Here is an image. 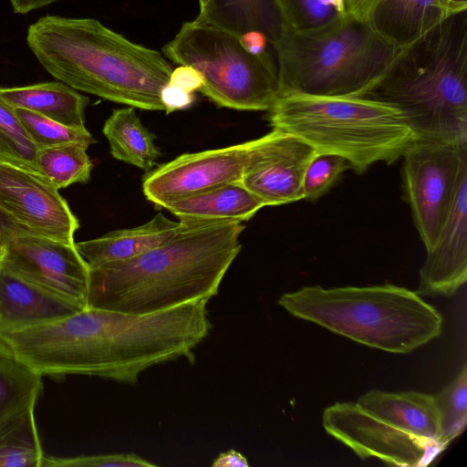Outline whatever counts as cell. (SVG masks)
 <instances>
[{
	"label": "cell",
	"mask_w": 467,
	"mask_h": 467,
	"mask_svg": "<svg viewBox=\"0 0 467 467\" xmlns=\"http://www.w3.org/2000/svg\"><path fill=\"white\" fill-rule=\"evenodd\" d=\"M445 1H446V2L448 3V5H449V2H448V0H445ZM449 6H450V5H449ZM450 8H451V6H450ZM451 11H452V10H451ZM452 12H453V11H452Z\"/></svg>",
	"instance_id": "42"
},
{
	"label": "cell",
	"mask_w": 467,
	"mask_h": 467,
	"mask_svg": "<svg viewBox=\"0 0 467 467\" xmlns=\"http://www.w3.org/2000/svg\"><path fill=\"white\" fill-rule=\"evenodd\" d=\"M239 41L244 49L252 56L274 57L269 48V40L262 31H245L239 36Z\"/></svg>",
	"instance_id": "34"
},
{
	"label": "cell",
	"mask_w": 467,
	"mask_h": 467,
	"mask_svg": "<svg viewBox=\"0 0 467 467\" xmlns=\"http://www.w3.org/2000/svg\"><path fill=\"white\" fill-rule=\"evenodd\" d=\"M102 131L114 159L145 171L156 166L161 156L154 142L156 136L141 123L135 108L128 106L114 109L106 119Z\"/></svg>",
	"instance_id": "22"
},
{
	"label": "cell",
	"mask_w": 467,
	"mask_h": 467,
	"mask_svg": "<svg viewBox=\"0 0 467 467\" xmlns=\"http://www.w3.org/2000/svg\"><path fill=\"white\" fill-rule=\"evenodd\" d=\"M15 112L37 150L68 142H80L88 146L96 142L86 128L67 126L24 109H15Z\"/></svg>",
	"instance_id": "29"
},
{
	"label": "cell",
	"mask_w": 467,
	"mask_h": 467,
	"mask_svg": "<svg viewBox=\"0 0 467 467\" xmlns=\"http://www.w3.org/2000/svg\"><path fill=\"white\" fill-rule=\"evenodd\" d=\"M85 307L19 277L0 265V329L47 322Z\"/></svg>",
	"instance_id": "17"
},
{
	"label": "cell",
	"mask_w": 467,
	"mask_h": 467,
	"mask_svg": "<svg viewBox=\"0 0 467 467\" xmlns=\"http://www.w3.org/2000/svg\"><path fill=\"white\" fill-rule=\"evenodd\" d=\"M356 402L373 415L443 448L440 441L439 415L433 395L414 390L389 392L372 389Z\"/></svg>",
	"instance_id": "20"
},
{
	"label": "cell",
	"mask_w": 467,
	"mask_h": 467,
	"mask_svg": "<svg viewBox=\"0 0 467 467\" xmlns=\"http://www.w3.org/2000/svg\"><path fill=\"white\" fill-rule=\"evenodd\" d=\"M317 152L296 136L273 129L253 140L240 182L265 206L303 200V179Z\"/></svg>",
	"instance_id": "14"
},
{
	"label": "cell",
	"mask_w": 467,
	"mask_h": 467,
	"mask_svg": "<svg viewBox=\"0 0 467 467\" xmlns=\"http://www.w3.org/2000/svg\"><path fill=\"white\" fill-rule=\"evenodd\" d=\"M363 98L398 108L416 140L467 145V9L398 49Z\"/></svg>",
	"instance_id": "4"
},
{
	"label": "cell",
	"mask_w": 467,
	"mask_h": 467,
	"mask_svg": "<svg viewBox=\"0 0 467 467\" xmlns=\"http://www.w3.org/2000/svg\"><path fill=\"white\" fill-rule=\"evenodd\" d=\"M467 280V175L449 217L420 270V296H451Z\"/></svg>",
	"instance_id": "15"
},
{
	"label": "cell",
	"mask_w": 467,
	"mask_h": 467,
	"mask_svg": "<svg viewBox=\"0 0 467 467\" xmlns=\"http://www.w3.org/2000/svg\"><path fill=\"white\" fill-rule=\"evenodd\" d=\"M42 378L0 340V425L35 409L43 389Z\"/></svg>",
	"instance_id": "23"
},
{
	"label": "cell",
	"mask_w": 467,
	"mask_h": 467,
	"mask_svg": "<svg viewBox=\"0 0 467 467\" xmlns=\"http://www.w3.org/2000/svg\"><path fill=\"white\" fill-rule=\"evenodd\" d=\"M451 13L445 0H365L355 17L400 49Z\"/></svg>",
	"instance_id": "16"
},
{
	"label": "cell",
	"mask_w": 467,
	"mask_h": 467,
	"mask_svg": "<svg viewBox=\"0 0 467 467\" xmlns=\"http://www.w3.org/2000/svg\"><path fill=\"white\" fill-rule=\"evenodd\" d=\"M268 0H219V5L232 13H248L263 6Z\"/></svg>",
	"instance_id": "35"
},
{
	"label": "cell",
	"mask_w": 467,
	"mask_h": 467,
	"mask_svg": "<svg viewBox=\"0 0 467 467\" xmlns=\"http://www.w3.org/2000/svg\"><path fill=\"white\" fill-rule=\"evenodd\" d=\"M402 158L404 197L428 251L436 244L467 175V145L414 140Z\"/></svg>",
	"instance_id": "9"
},
{
	"label": "cell",
	"mask_w": 467,
	"mask_h": 467,
	"mask_svg": "<svg viewBox=\"0 0 467 467\" xmlns=\"http://www.w3.org/2000/svg\"><path fill=\"white\" fill-rule=\"evenodd\" d=\"M434 400L439 415L441 444L445 449L467 424V365L444 387Z\"/></svg>",
	"instance_id": "27"
},
{
	"label": "cell",
	"mask_w": 467,
	"mask_h": 467,
	"mask_svg": "<svg viewBox=\"0 0 467 467\" xmlns=\"http://www.w3.org/2000/svg\"><path fill=\"white\" fill-rule=\"evenodd\" d=\"M60 0H10L13 11L25 15Z\"/></svg>",
	"instance_id": "37"
},
{
	"label": "cell",
	"mask_w": 467,
	"mask_h": 467,
	"mask_svg": "<svg viewBox=\"0 0 467 467\" xmlns=\"http://www.w3.org/2000/svg\"><path fill=\"white\" fill-rule=\"evenodd\" d=\"M322 425L328 435L362 460L377 458L390 465L421 467L444 450L437 442L373 415L356 401L336 402L326 408Z\"/></svg>",
	"instance_id": "10"
},
{
	"label": "cell",
	"mask_w": 467,
	"mask_h": 467,
	"mask_svg": "<svg viewBox=\"0 0 467 467\" xmlns=\"http://www.w3.org/2000/svg\"><path fill=\"white\" fill-rule=\"evenodd\" d=\"M0 265L28 282L87 306L89 268L75 243L9 229Z\"/></svg>",
	"instance_id": "12"
},
{
	"label": "cell",
	"mask_w": 467,
	"mask_h": 467,
	"mask_svg": "<svg viewBox=\"0 0 467 467\" xmlns=\"http://www.w3.org/2000/svg\"><path fill=\"white\" fill-rule=\"evenodd\" d=\"M88 147L80 142H68L38 149L36 169L58 190L73 183H85L90 179L93 168L87 153Z\"/></svg>",
	"instance_id": "25"
},
{
	"label": "cell",
	"mask_w": 467,
	"mask_h": 467,
	"mask_svg": "<svg viewBox=\"0 0 467 467\" xmlns=\"http://www.w3.org/2000/svg\"><path fill=\"white\" fill-rule=\"evenodd\" d=\"M448 2L453 12L467 9V0H448Z\"/></svg>",
	"instance_id": "40"
},
{
	"label": "cell",
	"mask_w": 467,
	"mask_h": 467,
	"mask_svg": "<svg viewBox=\"0 0 467 467\" xmlns=\"http://www.w3.org/2000/svg\"><path fill=\"white\" fill-rule=\"evenodd\" d=\"M283 26L298 34L329 28L349 15L346 0H273Z\"/></svg>",
	"instance_id": "26"
},
{
	"label": "cell",
	"mask_w": 467,
	"mask_h": 467,
	"mask_svg": "<svg viewBox=\"0 0 467 467\" xmlns=\"http://www.w3.org/2000/svg\"><path fill=\"white\" fill-rule=\"evenodd\" d=\"M161 99L163 110L170 114L189 108L194 101L193 93L167 83L161 89Z\"/></svg>",
	"instance_id": "32"
},
{
	"label": "cell",
	"mask_w": 467,
	"mask_h": 467,
	"mask_svg": "<svg viewBox=\"0 0 467 467\" xmlns=\"http://www.w3.org/2000/svg\"><path fill=\"white\" fill-rule=\"evenodd\" d=\"M161 51L173 63L197 69L203 78L200 92L220 107L268 111L279 99L275 57L250 55L224 28L184 22Z\"/></svg>",
	"instance_id": "8"
},
{
	"label": "cell",
	"mask_w": 467,
	"mask_h": 467,
	"mask_svg": "<svg viewBox=\"0 0 467 467\" xmlns=\"http://www.w3.org/2000/svg\"><path fill=\"white\" fill-rule=\"evenodd\" d=\"M168 83L194 93L200 91L203 86V78L194 67L188 65H179L172 69Z\"/></svg>",
	"instance_id": "33"
},
{
	"label": "cell",
	"mask_w": 467,
	"mask_h": 467,
	"mask_svg": "<svg viewBox=\"0 0 467 467\" xmlns=\"http://www.w3.org/2000/svg\"><path fill=\"white\" fill-rule=\"evenodd\" d=\"M0 99L13 109L38 113L67 126L85 127L89 99L63 82L0 88Z\"/></svg>",
	"instance_id": "21"
},
{
	"label": "cell",
	"mask_w": 467,
	"mask_h": 467,
	"mask_svg": "<svg viewBox=\"0 0 467 467\" xmlns=\"http://www.w3.org/2000/svg\"><path fill=\"white\" fill-rule=\"evenodd\" d=\"M271 47L276 58L279 98L291 94L363 97L398 51L350 15L313 34H298L283 26Z\"/></svg>",
	"instance_id": "7"
},
{
	"label": "cell",
	"mask_w": 467,
	"mask_h": 467,
	"mask_svg": "<svg viewBox=\"0 0 467 467\" xmlns=\"http://www.w3.org/2000/svg\"><path fill=\"white\" fill-rule=\"evenodd\" d=\"M36 151L37 148L24 130L15 109L0 99V162L38 172Z\"/></svg>",
	"instance_id": "28"
},
{
	"label": "cell",
	"mask_w": 467,
	"mask_h": 467,
	"mask_svg": "<svg viewBox=\"0 0 467 467\" xmlns=\"http://www.w3.org/2000/svg\"><path fill=\"white\" fill-rule=\"evenodd\" d=\"M135 453L80 455L69 458L46 456L41 467H155Z\"/></svg>",
	"instance_id": "31"
},
{
	"label": "cell",
	"mask_w": 467,
	"mask_h": 467,
	"mask_svg": "<svg viewBox=\"0 0 467 467\" xmlns=\"http://www.w3.org/2000/svg\"><path fill=\"white\" fill-rule=\"evenodd\" d=\"M278 305L292 316L355 342L407 354L438 337L442 317L416 292L391 284L285 293Z\"/></svg>",
	"instance_id": "5"
},
{
	"label": "cell",
	"mask_w": 467,
	"mask_h": 467,
	"mask_svg": "<svg viewBox=\"0 0 467 467\" xmlns=\"http://www.w3.org/2000/svg\"><path fill=\"white\" fill-rule=\"evenodd\" d=\"M213 467H248L249 463L246 457L241 452L229 450L221 452L212 463Z\"/></svg>",
	"instance_id": "36"
},
{
	"label": "cell",
	"mask_w": 467,
	"mask_h": 467,
	"mask_svg": "<svg viewBox=\"0 0 467 467\" xmlns=\"http://www.w3.org/2000/svg\"><path fill=\"white\" fill-rule=\"evenodd\" d=\"M199 1V14L196 16V20L204 21L213 11L216 2L218 0H198Z\"/></svg>",
	"instance_id": "38"
},
{
	"label": "cell",
	"mask_w": 467,
	"mask_h": 467,
	"mask_svg": "<svg viewBox=\"0 0 467 467\" xmlns=\"http://www.w3.org/2000/svg\"><path fill=\"white\" fill-rule=\"evenodd\" d=\"M253 140L225 148L184 153L145 174L142 191L158 208L227 183L239 182Z\"/></svg>",
	"instance_id": "13"
},
{
	"label": "cell",
	"mask_w": 467,
	"mask_h": 467,
	"mask_svg": "<svg viewBox=\"0 0 467 467\" xmlns=\"http://www.w3.org/2000/svg\"><path fill=\"white\" fill-rule=\"evenodd\" d=\"M267 120L317 153L344 158L358 174L377 162H396L416 140L398 108L363 97L285 95L268 110Z\"/></svg>",
	"instance_id": "6"
},
{
	"label": "cell",
	"mask_w": 467,
	"mask_h": 467,
	"mask_svg": "<svg viewBox=\"0 0 467 467\" xmlns=\"http://www.w3.org/2000/svg\"><path fill=\"white\" fill-rule=\"evenodd\" d=\"M0 219L19 230L74 244L78 220L67 201L41 173L0 162Z\"/></svg>",
	"instance_id": "11"
},
{
	"label": "cell",
	"mask_w": 467,
	"mask_h": 467,
	"mask_svg": "<svg viewBox=\"0 0 467 467\" xmlns=\"http://www.w3.org/2000/svg\"><path fill=\"white\" fill-rule=\"evenodd\" d=\"M263 207L264 202L239 181L170 202L163 209L175 215L184 228H198L243 223Z\"/></svg>",
	"instance_id": "18"
},
{
	"label": "cell",
	"mask_w": 467,
	"mask_h": 467,
	"mask_svg": "<svg viewBox=\"0 0 467 467\" xmlns=\"http://www.w3.org/2000/svg\"><path fill=\"white\" fill-rule=\"evenodd\" d=\"M34 410H25L0 425V467L42 466L45 454Z\"/></svg>",
	"instance_id": "24"
},
{
	"label": "cell",
	"mask_w": 467,
	"mask_h": 467,
	"mask_svg": "<svg viewBox=\"0 0 467 467\" xmlns=\"http://www.w3.org/2000/svg\"><path fill=\"white\" fill-rule=\"evenodd\" d=\"M6 232H7V228H6L5 224L0 219V255L2 254L4 247H5V240H6Z\"/></svg>",
	"instance_id": "41"
},
{
	"label": "cell",
	"mask_w": 467,
	"mask_h": 467,
	"mask_svg": "<svg viewBox=\"0 0 467 467\" xmlns=\"http://www.w3.org/2000/svg\"><path fill=\"white\" fill-rule=\"evenodd\" d=\"M350 169L342 157L317 153L309 162L303 179V200L317 202L336 183L340 175Z\"/></svg>",
	"instance_id": "30"
},
{
	"label": "cell",
	"mask_w": 467,
	"mask_h": 467,
	"mask_svg": "<svg viewBox=\"0 0 467 467\" xmlns=\"http://www.w3.org/2000/svg\"><path fill=\"white\" fill-rule=\"evenodd\" d=\"M209 299L131 314L88 307L38 324L0 329L4 342L44 376H95L136 384L146 369L186 358L212 330Z\"/></svg>",
	"instance_id": "1"
},
{
	"label": "cell",
	"mask_w": 467,
	"mask_h": 467,
	"mask_svg": "<svg viewBox=\"0 0 467 467\" xmlns=\"http://www.w3.org/2000/svg\"><path fill=\"white\" fill-rule=\"evenodd\" d=\"M183 226L157 213L133 228L111 231L100 237L75 243L88 268L137 257L175 237Z\"/></svg>",
	"instance_id": "19"
},
{
	"label": "cell",
	"mask_w": 467,
	"mask_h": 467,
	"mask_svg": "<svg viewBox=\"0 0 467 467\" xmlns=\"http://www.w3.org/2000/svg\"><path fill=\"white\" fill-rule=\"evenodd\" d=\"M242 223L184 228L137 257L89 268L87 306L153 313L217 296L241 251Z\"/></svg>",
	"instance_id": "2"
},
{
	"label": "cell",
	"mask_w": 467,
	"mask_h": 467,
	"mask_svg": "<svg viewBox=\"0 0 467 467\" xmlns=\"http://www.w3.org/2000/svg\"><path fill=\"white\" fill-rule=\"evenodd\" d=\"M27 46L43 67L72 88L147 110H163L172 71L160 52L93 18L46 16L29 26Z\"/></svg>",
	"instance_id": "3"
},
{
	"label": "cell",
	"mask_w": 467,
	"mask_h": 467,
	"mask_svg": "<svg viewBox=\"0 0 467 467\" xmlns=\"http://www.w3.org/2000/svg\"><path fill=\"white\" fill-rule=\"evenodd\" d=\"M365 0H346L348 13L356 16Z\"/></svg>",
	"instance_id": "39"
}]
</instances>
